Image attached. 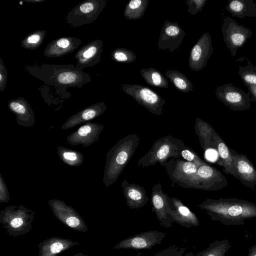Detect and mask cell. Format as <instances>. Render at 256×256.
Masks as SVG:
<instances>
[{"instance_id": "6da1fadb", "label": "cell", "mask_w": 256, "mask_h": 256, "mask_svg": "<svg viewBox=\"0 0 256 256\" xmlns=\"http://www.w3.org/2000/svg\"><path fill=\"white\" fill-rule=\"evenodd\" d=\"M213 221L226 226H242L246 220L256 218V204L238 198H206L198 205Z\"/></svg>"}, {"instance_id": "7a4b0ae2", "label": "cell", "mask_w": 256, "mask_h": 256, "mask_svg": "<svg viewBox=\"0 0 256 256\" xmlns=\"http://www.w3.org/2000/svg\"><path fill=\"white\" fill-rule=\"evenodd\" d=\"M25 70L32 76L58 88H81L91 82L89 74L72 64H42L27 66Z\"/></svg>"}, {"instance_id": "3957f363", "label": "cell", "mask_w": 256, "mask_h": 256, "mask_svg": "<svg viewBox=\"0 0 256 256\" xmlns=\"http://www.w3.org/2000/svg\"><path fill=\"white\" fill-rule=\"evenodd\" d=\"M140 142L136 134H130L120 140L106 156L103 182L107 187L112 185L131 160Z\"/></svg>"}, {"instance_id": "277c9868", "label": "cell", "mask_w": 256, "mask_h": 256, "mask_svg": "<svg viewBox=\"0 0 256 256\" xmlns=\"http://www.w3.org/2000/svg\"><path fill=\"white\" fill-rule=\"evenodd\" d=\"M185 146L183 140L171 135L164 136L154 142L150 149L138 160L137 166L144 168L159 163L162 166L172 158H180Z\"/></svg>"}, {"instance_id": "5b68a950", "label": "cell", "mask_w": 256, "mask_h": 256, "mask_svg": "<svg viewBox=\"0 0 256 256\" xmlns=\"http://www.w3.org/2000/svg\"><path fill=\"white\" fill-rule=\"evenodd\" d=\"M176 184L186 188L216 191L226 186L228 182L221 172L206 164L200 166L195 174Z\"/></svg>"}, {"instance_id": "8992f818", "label": "cell", "mask_w": 256, "mask_h": 256, "mask_svg": "<svg viewBox=\"0 0 256 256\" xmlns=\"http://www.w3.org/2000/svg\"><path fill=\"white\" fill-rule=\"evenodd\" d=\"M35 212L22 206H10L0 210V222L10 236L23 235L32 229Z\"/></svg>"}, {"instance_id": "52a82bcc", "label": "cell", "mask_w": 256, "mask_h": 256, "mask_svg": "<svg viewBox=\"0 0 256 256\" xmlns=\"http://www.w3.org/2000/svg\"><path fill=\"white\" fill-rule=\"evenodd\" d=\"M122 90L152 114L157 116L162 114V106L166 102L152 89L138 84H124Z\"/></svg>"}, {"instance_id": "ba28073f", "label": "cell", "mask_w": 256, "mask_h": 256, "mask_svg": "<svg viewBox=\"0 0 256 256\" xmlns=\"http://www.w3.org/2000/svg\"><path fill=\"white\" fill-rule=\"evenodd\" d=\"M106 6L105 0H86L74 6L66 16L72 27L90 24L96 20Z\"/></svg>"}, {"instance_id": "9c48e42d", "label": "cell", "mask_w": 256, "mask_h": 256, "mask_svg": "<svg viewBox=\"0 0 256 256\" xmlns=\"http://www.w3.org/2000/svg\"><path fill=\"white\" fill-rule=\"evenodd\" d=\"M222 30L224 42L232 56H236L237 50L242 47L252 34L249 28L229 16L224 19Z\"/></svg>"}, {"instance_id": "30bf717a", "label": "cell", "mask_w": 256, "mask_h": 256, "mask_svg": "<svg viewBox=\"0 0 256 256\" xmlns=\"http://www.w3.org/2000/svg\"><path fill=\"white\" fill-rule=\"evenodd\" d=\"M215 94L223 104L234 111L244 110L250 108V94L235 87L232 83L218 86Z\"/></svg>"}, {"instance_id": "8fae6325", "label": "cell", "mask_w": 256, "mask_h": 256, "mask_svg": "<svg viewBox=\"0 0 256 256\" xmlns=\"http://www.w3.org/2000/svg\"><path fill=\"white\" fill-rule=\"evenodd\" d=\"M48 203L54 216L63 224L77 231H88L84 220L73 208L58 200H50Z\"/></svg>"}, {"instance_id": "7c38bea8", "label": "cell", "mask_w": 256, "mask_h": 256, "mask_svg": "<svg viewBox=\"0 0 256 256\" xmlns=\"http://www.w3.org/2000/svg\"><path fill=\"white\" fill-rule=\"evenodd\" d=\"M165 236V234L162 232H144L122 240L114 246V249H150L156 245L161 244Z\"/></svg>"}, {"instance_id": "4fadbf2b", "label": "cell", "mask_w": 256, "mask_h": 256, "mask_svg": "<svg viewBox=\"0 0 256 256\" xmlns=\"http://www.w3.org/2000/svg\"><path fill=\"white\" fill-rule=\"evenodd\" d=\"M213 52L211 36L208 32L202 34L190 52L188 65L194 71L204 68Z\"/></svg>"}, {"instance_id": "5bb4252c", "label": "cell", "mask_w": 256, "mask_h": 256, "mask_svg": "<svg viewBox=\"0 0 256 256\" xmlns=\"http://www.w3.org/2000/svg\"><path fill=\"white\" fill-rule=\"evenodd\" d=\"M185 35L186 32L178 22L166 20L161 29L158 42V48L168 50L170 52L178 50Z\"/></svg>"}, {"instance_id": "9a60e30c", "label": "cell", "mask_w": 256, "mask_h": 256, "mask_svg": "<svg viewBox=\"0 0 256 256\" xmlns=\"http://www.w3.org/2000/svg\"><path fill=\"white\" fill-rule=\"evenodd\" d=\"M152 212H154L161 226L170 228L174 222L172 218L168 213L170 208V197L164 193L160 182L154 184L151 194Z\"/></svg>"}, {"instance_id": "2e32d148", "label": "cell", "mask_w": 256, "mask_h": 256, "mask_svg": "<svg viewBox=\"0 0 256 256\" xmlns=\"http://www.w3.org/2000/svg\"><path fill=\"white\" fill-rule=\"evenodd\" d=\"M233 165L236 174V178L240 180L246 187L256 186V168L252 162L244 154L230 149Z\"/></svg>"}, {"instance_id": "e0dca14e", "label": "cell", "mask_w": 256, "mask_h": 256, "mask_svg": "<svg viewBox=\"0 0 256 256\" xmlns=\"http://www.w3.org/2000/svg\"><path fill=\"white\" fill-rule=\"evenodd\" d=\"M104 126L97 123L88 122L66 137L68 142L72 146L82 144L88 146L97 141Z\"/></svg>"}, {"instance_id": "ac0fdd59", "label": "cell", "mask_w": 256, "mask_h": 256, "mask_svg": "<svg viewBox=\"0 0 256 256\" xmlns=\"http://www.w3.org/2000/svg\"><path fill=\"white\" fill-rule=\"evenodd\" d=\"M170 208L168 213L172 218L174 222L183 227L190 228L200 225V222L195 213L178 198L170 197Z\"/></svg>"}, {"instance_id": "d6986e66", "label": "cell", "mask_w": 256, "mask_h": 256, "mask_svg": "<svg viewBox=\"0 0 256 256\" xmlns=\"http://www.w3.org/2000/svg\"><path fill=\"white\" fill-rule=\"evenodd\" d=\"M102 46L101 40H96L82 46L74 55L76 66L82 70L98 64L101 60Z\"/></svg>"}, {"instance_id": "ffe728a7", "label": "cell", "mask_w": 256, "mask_h": 256, "mask_svg": "<svg viewBox=\"0 0 256 256\" xmlns=\"http://www.w3.org/2000/svg\"><path fill=\"white\" fill-rule=\"evenodd\" d=\"M172 183L177 184L184 178L195 174L198 167L194 164L180 158H172L162 166Z\"/></svg>"}, {"instance_id": "44dd1931", "label": "cell", "mask_w": 256, "mask_h": 256, "mask_svg": "<svg viewBox=\"0 0 256 256\" xmlns=\"http://www.w3.org/2000/svg\"><path fill=\"white\" fill-rule=\"evenodd\" d=\"M82 40L74 37H62L50 42L44 54L48 58H58L74 52L81 44Z\"/></svg>"}, {"instance_id": "7402d4cb", "label": "cell", "mask_w": 256, "mask_h": 256, "mask_svg": "<svg viewBox=\"0 0 256 256\" xmlns=\"http://www.w3.org/2000/svg\"><path fill=\"white\" fill-rule=\"evenodd\" d=\"M106 108L103 102L90 105L68 118L62 125V129H69L94 119L103 114Z\"/></svg>"}, {"instance_id": "603a6c76", "label": "cell", "mask_w": 256, "mask_h": 256, "mask_svg": "<svg viewBox=\"0 0 256 256\" xmlns=\"http://www.w3.org/2000/svg\"><path fill=\"white\" fill-rule=\"evenodd\" d=\"M122 188L126 205L132 209H138L144 206L149 198L144 188L140 185L129 183L126 179L122 182Z\"/></svg>"}, {"instance_id": "cb8c5ba5", "label": "cell", "mask_w": 256, "mask_h": 256, "mask_svg": "<svg viewBox=\"0 0 256 256\" xmlns=\"http://www.w3.org/2000/svg\"><path fill=\"white\" fill-rule=\"evenodd\" d=\"M10 110L15 114L17 124L25 127L31 126L35 122L34 115L32 108L26 100L18 98L8 102Z\"/></svg>"}, {"instance_id": "d4e9b609", "label": "cell", "mask_w": 256, "mask_h": 256, "mask_svg": "<svg viewBox=\"0 0 256 256\" xmlns=\"http://www.w3.org/2000/svg\"><path fill=\"white\" fill-rule=\"evenodd\" d=\"M79 244L71 240L51 238L39 243L38 256H57L60 253Z\"/></svg>"}, {"instance_id": "484cf974", "label": "cell", "mask_w": 256, "mask_h": 256, "mask_svg": "<svg viewBox=\"0 0 256 256\" xmlns=\"http://www.w3.org/2000/svg\"><path fill=\"white\" fill-rule=\"evenodd\" d=\"M213 136L214 148L217 151L220 158L217 164L223 168V170L226 174H230L236 178L230 148L216 130Z\"/></svg>"}, {"instance_id": "4316f807", "label": "cell", "mask_w": 256, "mask_h": 256, "mask_svg": "<svg viewBox=\"0 0 256 256\" xmlns=\"http://www.w3.org/2000/svg\"><path fill=\"white\" fill-rule=\"evenodd\" d=\"M225 9L232 16L241 18L256 16V4L253 0H230Z\"/></svg>"}, {"instance_id": "83f0119b", "label": "cell", "mask_w": 256, "mask_h": 256, "mask_svg": "<svg viewBox=\"0 0 256 256\" xmlns=\"http://www.w3.org/2000/svg\"><path fill=\"white\" fill-rule=\"evenodd\" d=\"M195 132L198 137L200 146L204 151L214 148V128L208 122L196 118L194 124Z\"/></svg>"}, {"instance_id": "f1b7e54d", "label": "cell", "mask_w": 256, "mask_h": 256, "mask_svg": "<svg viewBox=\"0 0 256 256\" xmlns=\"http://www.w3.org/2000/svg\"><path fill=\"white\" fill-rule=\"evenodd\" d=\"M140 74L144 81L151 86L166 88L168 87L166 78L154 68H142L140 70Z\"/></svg>"}, {"instance_id": "f546056e", "label": "cell", "mask_w": 256, "mask_h": 256, "mask_svg": "<svg viewBox=\"0 0 256 256\" xmlns=\"http://www.w3.org/2000/svg\"><path fill=\"white\" fill-rule=\"evenodd\" d=\"M149 0H132L126 6L124 16L128 20H136L144 14Z\"/></svg>"}, {"instance_id": "4dcf8cb0", "label": "cell", "mask_w": 256, "mask_h": 256, "mask_svg": "<svg viewBox=\"0 0 256 256\" xmlns=\"http://www.w3.org/2000/svg\"><path fill=\"white\" fill-rule=\"evenodd\" d=\"M166 76L179 91L184 93L192 91L193 85L192 82L181 72L168 70L166 72Z\"/></svg>"}, {"instance_id": "1f68e13d", "label": "cell", "mask_w": 256, "mask_h": 256, "mask_svg": "<svg viewBox=\"0 0 256 256\" xmlns=\"http://www.w3.org/2000/svg\"><path fill=\"white\" fill-rule=\"evenodd\" d=\"M231 246L228 239L216 240L205 250L198 252L196 256H225Z\"/></svg>"}, {"instance_id": "d6a6232c", "label": "cell", "mask_w": 256, "mask_h": 256, "mask_svg": "<svg viewBox=\"0 0 256 256\" xmlns=\"http://www.w3.org/2000/svg\"><path fill=\"white\" fill-rule=\"evenodd\" d=\"M57 152L64 163L72 166H80L84 160V156L82 153L62 146L58 148Z\"/></svg>"}, {"instance_id": "836d02e7", "label": "cell", "mask_w": 256, "mask_h": 256, "mask_svg": "<svg viewBox=\"0 0 256 256\" xmlns=\"http://www.w3.org/2000/svg\"><path fill=\"white\" fill-rule=\"evenodd\" d=\"M46 34V31L44 30L34 31L22 40L21 46L28 50H36L42 45Z\"/></svg>"}, {"instance_id": "e575fe53", "label": "cell", "mask_w": 256, "mask_h": 256, "mask_svg": "<svg viewBox=\"0 0 256 256\" xmlns=\"http://www.w3.org/2000/svg\"><path fill=\"white\" fill-rule=\"evenodd\" d=\"M248 64L245 66H239L238 75L248 88L256 86V65L254 66L246 58Z\"/></svg>"}, {"instance_id": "d590c367", "label": "cell", "mask_w": 256, "mask_h": 256, "mask_svg": "<svg viewBox=\"0 0 256 256\" xmlns=\"http://www.w3.org/2000/svg\"><path fill=\"white\" fill-rule=\"evenodd\" d=\"M112 59L116 62L130 63L136 60L134 52L125 48H118L110 52Z\"/></svg>"}, {"instance_id": "8d00e7d4", "label": "cell", "mask_w": 256, "mask_h": 256, "mask_svg": "<svg viewBox=\"0 0 256 256\" xmlns=\"http://www.w3.org/2000/svg\"><path fill=\"white\" fill-rule=\"evenodd\" d=\"M153 256H194L192 252L188 250L187 248L172 245L161 250Z\"/></svg>"}, {"instance_id": "74e56055", "label": "cell", "mask_w": 256, "mask_h": 256, "mask_svg": "<svg viewBox=\"0 0 256 256\" xmlns=\"http://www.w3.org/2000/svg\"><path fill=\"white\" fill-rule=\"evenodd\" d=\"M180 155L182 158L194 164L198 168L206 164L192 148L186 146L182 150Z\"/></svg>"}, {"instance_id": "f35d334b", "label": "cell", "mask_w": 256, "mask_h": 256, "mask_svg": "<svg viewBox=\"0 0 256 256\" xmlns=\"http://www.w3.org/2000/svg\"><path fill=\"white\" fill-rule=\"evenodd\" d=\"M207 0H187L186 4L188 6V12L192 15L197 14L205 6Z\"/></svg>"}, {"instance_id": "ab89813d", "label": "cell", "mask_w": 256, "mask_h": 256, "mask_svg": "<svg viewBox=\"0 0 256 256\" xmlns=\"http://www.w3.org/2000/svg\"><path fill=\"white\" fill-rule=\"evenodd\" d=\"M8 80V72L0 58V92L4 91Z\"/></svg>"}, {"instance_id": "60d3db41", "label": "cell", "mask_w": 256, "mask_h": 256, "mask_svg": "<svg viewBox=\"0 0 256 256\" xmlns=\"http://www.w3.org/2000/svg\"><path fill=\"white\" fill-rule=\"evenodd\" d=\"M10 200V194L6 185L0 174V202H7Z\"/></svg>"}, {"instance_id": "b9f144b4", "label": "cell", "mask_w": 256, "mask_h": 256, "mask_svg": "<svg viewBox=\"0 0 256 256\" xmlns=\"http://www.w3.org/2000/svg\"><path fill=\"white\" fill-rule=\"evenodd\" d=\"M248 88L252 97V100L256 102V86H250Z\"/></svg>"}, {"instance_id": "7bdbcfd3", "label": "cell", "mask_w": 256, "mask_h": 256, "mask_svg": "<svg viewBox=\"0 0 256 256\" xmlns=\"http://www.w3.org/2000/svg\"><path fill=\"white\" fill-rule=\"evenodd\" d=\"M246 256H256V244L248 250V254Z\"/></svg>"}, {"instance_id": "ee69618b", "label": "cell", "mask_w": 256, "mask_h": 256, "mask_svg": "<svg viewBox=\"0 0 256 256\" xmlns=\"http://www.w3.org/2000/svg\"><path fill=\"white\" fill-rule=\"evenodd\" d=\"M46 0H24V1L27 2H41L45 1Z\"/></svg>"}, {"instance_id": "f6af8a7d", "label": "cell", "mask_w": 256, "mask_h": 256, "mask_svg": "<svg viewBox=\"0 0 256 256\" xmlns=\"http://www.w3.org/2000/svg\"><path fill=\"white\" fill-rule=\"evenodd\" d=\"M74 256H88L84 254L82 252H79L78 254H76Z\"/></svg>"}]
</instances>
